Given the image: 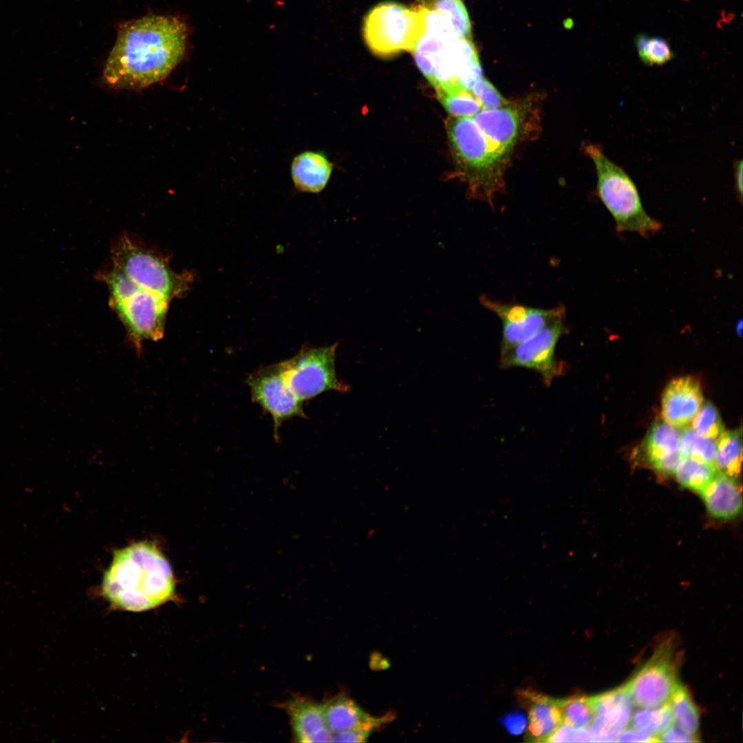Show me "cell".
<instances>
[{"instance_id": "31", "label": "cell", "mask_w": 743, "mask_h": 743, "mask_svg": "<svg viewBox=\"0 0 743 743\" xmlns=\"http://www.w3.org/2000/svg\"><path fill=\"white\" fill-rule=\"evenodd\" d=\"M563 724L574 728H588L594 718L590 697L575 694L560 699Z\"/></svg>"}, {"instance_id": "39", "label": "cell", "mask_w": 743, "mask_h": 743, "mask_svg": "<svg viewBox=\"0 0 743 743\" xmlns=\"http://www.w3.org/2000/svg\"><path fill=\"white\" fill-rule=\"evenodd\" d=\"M616 742H658L657 737L644 733L634 728L623 730Z\"/></svg>"}, {"instance_id": "32", "label": "cell", "mask_w": 743, "mask_h": 743, "mask_svg": "<svg viewBox=\"0 0 743 743\" xmlns=\"http://www.w3.org/2000/svg\"><path fill=\"white\" fill-rule=\"evenodd\" d=\"M691 422V428L701 436L715 441L724 431L716 408L710 402L702 404Z\"/></svg>"}, {"instance_id": "13", "label": "cell", "mask_w": 743, "mask_h": 743, "mask_svg": "<svg viewBox=\"0 0 743 743\" xmlns=\"http://www.w3.org/2000/svg\"><path fill=\"white\" fill-rule=\"evenodd\" d=\"M480 301L502 321L500 353L530 338L556 317L566 312L562 306L542 309L517 303H500L485 296L481 297Z\"/></svg>"}, {"instance_id": "33", "label": "cell", "mask_w": 743, "mask_h": 743, "mask_svg": "<svg viewBox=\"0 0 743 743\" xmlns=\"http://www.w3.org/2000/svg\"><path fill=\"white\" fill-rule=\"evenodd\" d=\"M590 701L594 716L618 709L633 708L632 701L624 686L590 697Z\"/></svg>"}, {"instance_id": "7", "label": "cell", "mask_w": 743, "mask_h": 743, "mask_svg": "<svg viewBox=\"0 0 743 743\" xmlns=\"http://www.w3.org/2000/svg\"><path fill=\"white\" fill-rule=\"evenodd\" d=\"M111 257L113 267L142 288L170 301L186 296L195 279L193 271H174L166 257L127 235L112 243Z\"/></svg>"}, {"instance_id": "19", "label": "cell", "mask_w": 743, "mask_h": 743, "mask_svg": "<svg viewBox=\"0 0 743 743\" xmlns=\"http://www.w3.org/2000/svg\"><path fill=\"white\" fill-rule=\"evenodd\" d=\"M680 433L664 420L655 422L644 442V450L652 466L661 473H674L680 458Z\"/></svg>"}, {"instance_id": "3", "label": "cell", "mask_w": 743, "mask_h": 743, "mask_svg": "<svg viewBox=\"0 0 743 743\" xmlns=\"http://www.w3.org/2000/svg\"><path fill=\"white\" fill-rule=\"evenodd\" d=\"M426 30L413 51L415 62L436 91L471 90L482 77L471 39L460 36L439 13L426 10Z\"/></svg>"}, {"instance_id": "5", "label": "cell", "mask_w": 743, "mask_h": 743, "mask_svg": "<svg viewBox=\"0 0 743 743\" xmlns=\"http://www.w3.org/2000/svg\"><path fill=\"white\" fill-rule=\"evenodd\" d=\"M584 151L595 166L597 195L612 216L616 232L636 233L644 238L659 232L662 224L646 213L637 187L625 170L611 161L599 145L585 144Z\"/></svg>"}, {"instance_id": "8", "label": "cell", "mask_w": 743, "mask_h": 743, "mask_svg": "<svg viewBox=\"0 0 743 743\" xmlns=\"http://www.w3.org/2000/svg\"><path fill=\"white\" fill-rule=\"evenodd\" d=\"M426 30L424 10L394 1L380 3L365 17L364 41L376 56L387 58L413 51Z\"/></svg>"}, {"instance_id": "22", "label": "cell", "mask_w": 743, "mask_h": 743, "mask_svg": "<svg viewBox=\"0 0 743 743\" xmlns=\"http://www.w3.org/2000/svg\"><path fill=\"white\" fill-rule=\"evenodd\" d=\"M741 430L724 431L715 440V466L719 473L736 478L742 462Z\"/></svg>"}, {"instance_id": "28", "label": "cell", "mask_w": 743, "mask_h": 743, "mask_svg": "<svg viewBox=\"0 0 743 743\" xmlns=\"http://www.w3.org/2000/svg\"><path fill=\"white\" fill-rule=\"evenodd\" d=\"M679 454L680 457L715 466V441L701 436L691 427L686 428L680 435Z\"/></svg>"}, {"instance_id": "27", "label": "cell", "mask_w": 743, "mask_h": 743, "mask_svg": "<svg viewBox=\"0 0 743 743\" xmlns=\"http://www.w3.org/2000/svg\"><path fill=\"white\" fill-rule=\"evenodd\" d=\"M630 721L632 728L657 737L672 724L674 720L669 703L667 702L658 707L639 710L632 714Z\"/></svg>"}, {"instance_id": "9", "label": "cell", "mask_w": 743, "mask_h": 743, "mask_svg": "<svg viewBox=\"0 0 743 743\" xmlns=\"http://www.w3.org/2000/svg\"><path fill=\"white\" fill-rule=\"evenodd\" d=\"M338 345V342L323 347L303 345L293 357L279 363L286 385L301 402L328 391L350 390L336 374Z\"/></svg>"}, {"instance_id": "24", "label": "cell", "mask_w": 743, "mask_h": 743, "mask_svg": "<svg viewBox=\"0 0 743 743\" xmlns=\"http://www.w3.org/2000/svg\"><path fill=\"white\" fill-rule=\"evenodd\" d=\"M673 720L686 733L697 736L699 713L687 689L678 683L669 702Z\"/></svg>"}, {"instance_id": "21", "label": "cell", "mask_w": 743, "mask_h": 743, "mask_svg": "<svg viewBox=\"0 0 743 743\" xmlns=\"http://www.w3.org/2000/svg\"><path fill=\"white\" fill-rule=\"evenodd\" d=\"M708 511L717 518L728 519L742 508L741 491L735 478L718 473L700 492Z\"/></svg>"}, {"instance_id": "18", "label": "cell", "mask_w": 743, "mask_h": 743, "mask_svg": "<svg viewBox=\"0 0 743 743\" xmlns=\"http://www.w3.org/2000/svg\"><path fill=\"white\" fill-rule=\"evenodd\" d=\"M326 725L333 733L354 729L373 730L387 720L374 718L361 709L353 700L339 695L323 704Z\"/></svg>"}, {"instance_id": "37", "label": "cell", "mask_w": 743, "mask_h": 743, "mask_svg": "<svg viewBox=\"0 0 743 743\" xmlns=\"http://www.w3.org/2000/svg\"><path fill=\"white\" fill-rule=\"evenodd\" d=\"M658 742H697L698 736L691 735L677 725H671L658 737Z\"/></svg>"}, {"instance_id": "12", "label": "cell", "mask_w": 743, "mask_h": 743, "mask_svg": "<svg viewBox=\"0 0 743 743\" xmlns=\"http://www.w3.org/2000/svg\"><path fill=\"white\" fill-rule=\"evenodd\" d=\"M246 383L252 400L271 416L275 440H279L278 431L283 422L297 416L305 417L303 402L286 385L279 363L257 369L248 375Z\"/></svg>"}, {"instance_id": "1", "label": "cell", "mask_w": 743, "mask_h": 743, "mask_svg": "<svg viewBox=\"0 0 743 743\" xmlns=\"http://www.w3.org/2000/svg\"><path fill=\"white\" fill-rule=\"evenodd\" d=\"M185 23L175 17H145L123 23L105 63L103 78L111 88L138 89L166 78L184 56Z\"/></svg>"}, {"instance_id": "36", "label": "cell", "mask_w": 743, "mask_h": 743, "mask_svg": "<svg viewBox=\"0 0 743 743\" xmlns=\"http://www.w3.org/2000/svg\"><path fill=\"white\" fill-rule=\"evenodd\" d=\"M526 722L524 714L518 711L510 712L501 718V723L506 731L514 735H519L524 731Z\"/></svg>"}, {"instance_id": "14", "label": "cell", "mask_w": 743, "mask_h": 743, "mask_svg": "<svg viewBox=\"0 0 743 743\" xmlns=\"http://www.w3.org/2000/svg\"><path fill=\"white\" fill-rule=\"evenodd\" d=\"M525 116L523 105L510 103L496 109H482L472 118L496 154L507 160L523 136Z\"/></svg>"}, {"instance_id": "2", "label": "cell", "mask_w": 743, "mask_h": 743, "mask_svg": "<svg viewBox=\"0 0 743 743\" xmlns=\"http://www.w3.org/2000/svg\"><path fill=\"white\" fill-rule=\"evenodd\" d=\"M175 590L169 563L158 547L148 541L115 551L102 582L103 594L111 605L136 612L166 603Z\"/></svg>"}, {"instance_id": "29", "label": "cell", "mask_w": 743, "mask_h": 743, "mask_svg": "<svg viewBox=\"0 0 743 743\" xmlns=\"http://www.w3.org/2000/svg\"><path fill=\"white\" fill-rule=\"evenodd\" d=\"M634 42L640 60L647 65L660 66L674 57L669 43L664 38L639 33Z\"/></svg>"}, {"instance_id": "40", "label": "cell", "mask_w": 743, "mask_h": 743, "mask_svg": "<svg viewBox=\"0 0 743 743\" xmlns=\"http://www.w3.org/2000/svg\"><path fill=\"white\" fill-rule=\"evenodd\" d=\"M742 160H736L733 164L734 186L737 200L742 203Z\"/></svg>"}, {"instance_id": "26", "label": "cell", "mask_w": 743, "mask_h": 743, "mask_svg": "<svg viewBox=\"0 0 743 743\" xmlns=\"http://www.w3.org/2000/svg\"><path fill=\"white\" fill-rule=\"evenodd\" d=\"M417 5L440 13L452 23L460 36L471 39L470 19L462 0H417Z\"/></svg>"}, {"instance_id": "4", "label": "cell", "mask_w": 743, "mask_h": 743, "mask_svg": "<svg viewBox=\"0 0 743 743\" xmlns=\"http://www.w3.org/2000/svg\"><path fill=\"white\" fill-rule=\"evenodd\" d=\"M446 131L457 165L474 198L491 204L504 188L506 160L493 151L472 117H450Z\"/></svg>"}, {"instance_id": "11", "label": "cell", "mask_w": 743, "mask_h": 743, "mask_svg": "<svg viewBox=\"0 0 743 743\" xmlns=\"http://www.w3.org/2000/svg\"><path fill=\"white\" fill-rule=\"evenodd\" d=\"M567 331L565 312L530 338L500 353L501 367L532 369L541 376L546 385H550L565 369L563 363L556 358L555 349Z\"/></svg>"}, {"instance_id": "38", "label": "cell", "mask_w": 743, "mask_h": 743, "mask_svg": "<svg viewBox=\"0 0 743 743\" xmlns=\"http://www.w3.org/2000/svg\"><path fill=\"white\" fill-rule=\"evenodd\" d=\"M372 731L363 729H354L333 734L332 742H363L367 740Z\"/></svg>"}, {"instance_id": "35", "label": "cell", "mask_w": 743, "mask_h": 743, "mask_svg": "<svg viewBox=\"0 0 743 743\" xmlns=\"http://www.w3.org/2000/svg\"><path fill=\"white\" fill-rule=\"evenodd\" d=\"M549 742H593L589 730L562 724L550 737Z\"/></svg>"}, {"instance_id": "25", "label": "cell", "mask_w": 743, "mask_h": 743, "mask_svg": "<svg viewBox=\"0 0 743 743\" xmlns=\"http://www.w3.org/2000/svg\"><path fill=\"white\" fill-rule=\"evenodd\" d=\"M718 473L713 466L680 457L674 474L684 486L700 493Z\"/></svg>"}, {"instance_id": "10", "label": "cell", "mask_w": 743, "mask_h": 743, "mask_svg": "<svg viewBox=\"0 0 743 743\" xmlns=\"http://www.w3.org/2000/svg\"><path fill=\"white\" fill-rule=\"evenodd\" d=\"M678 656L671 638L665 640L624 685L633 704L656 707L669 702L678 685Z\"/></svg>"}, {"instance_id": "34", "label": "cell", "mask_w": 743, "mask_h": 743, "mask_svg": "<svg viewBox=\"0 0 743 743\" xmlns=\"http://www.w3.org/2000/svg\"><path fill=\"white\" fill-rule=\"evenodd\" d=\"M471 91L480 102L482 109H496L510 103L493 84L483 76Z\"/></svg>"}, {"instance_id": "23", "label": "cell", "mask_w": 743, "mask_h": 743, "mask_svg": "<svg viewBox=\"0 0 743 743\" xmlns=\"http://www.w3.org/2000/svg\"><path fill=\"white\" fill-rule=\"evenodd\" d=\"M632 710L627 708L596 715L589 726L593 742H616L630 722Z\"/></svg>"}, {"instance_id": "15", "label": "cell", "mask_w": 743, "mask_h": 743, "mask_svg": "<svg viewBox=\"0 0 743 743\" xmlns=\"http://www.w3.org/2000/svg\"><path fill=\"white\" fill-rule=\"evenodd\" d=\"M290 718L292 736L301 743L330 742L333 733L327 728L323 704L296 695L281 704Z\"/></svg>"}, {"instance_id": "30", "label": "cell", "mask_w": 743, "mask_h": 743, "mask_svg": "<svg viewBox=\"0 0 743 743\" xmlns=\"http://www.w3.org/2000/svg\"><path fill=\"white\" fill-rule=\"evenodd\" d=\"M438 98L453 117H473L482 107L471 90L462 88L436 91Z\"/></svg>"}, {"instance_id": "16", "label": "cell", "mask_w": 743, "mask_h": 743, "mask_svg": "<svg viewBox=\"0 0 743 743\" xmlns=\"http://www.w3.org/2000/svg\"><path fill=\"white\" fill-rule=\"evenodd\" d=\"M703 404L698 382L691 376H682L671 381L662 398L663 420L675 428L690 423Z\"/></svg>"}, {"instance_id": "17", "label": "cell", "mask_w": 743, "mask_h": 743, "mask_svg": "<svg viewBox=\"0 0 743 743\" xmlns=\"http://www.w3.org/2000/svg\"><path fill=\"white\" fill-rule=\"evenodd\" d=\"M519 696L528 710L529 724L526 740L528 742H547L563 724L560 699L530 690L521 691Z\"/></svg>"}, {"instance_id": "6", "label": "cell", "mask_w": 743, "mask_h": 743, "mask_svg": "<svg viewBox=\"0 0 743 743\" xmlns=\"http://www.w3.org/2000/svg\"><path fill=\"white\" fill-rule=\"evenodd\" d=\"M109 291V304L137 347L163 336L170 301L150 292L114 267L98 274Z\"/></svg>"}, {"instance_id": "20", "label": "cell", "mask_w": 743, "mask_h": 743, "mask_svg": "<svg viewBox=\"0 0 743 743\" xmlns=\"http://www.w3.org/2000/svg\"><path fill=\"white\" fill-rule=\"evenodd\" d=\"M332 171V163L317 151H305L296 155L290 172L294 188L299 192L317 193L327 185Z\"/></svg>"}]
</instances>
